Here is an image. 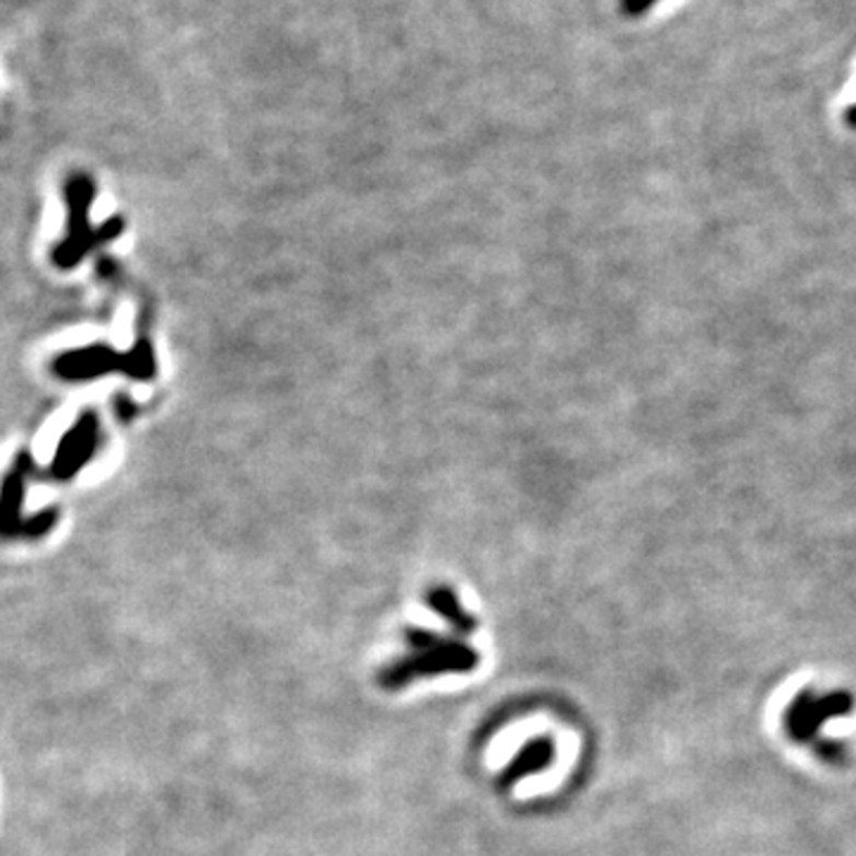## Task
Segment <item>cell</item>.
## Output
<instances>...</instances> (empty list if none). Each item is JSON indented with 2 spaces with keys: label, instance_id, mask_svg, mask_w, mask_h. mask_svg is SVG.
<instances>
[{
  "label": "cell",
  "instance_id": "3",
  "mask_svg": "<svg viewBox=\"0 0 856 856\" xmlns=\"http://www.w3.org/2000/svg\"><path fill=\"white\" fill-rule=\"evenodd\" d=\"M95 188L86 176H74L67 184V205H69V236L67 241L55 251V262L60 267L69 269L84 257L95 243L109 241L119 236L122 224L107 222L103 229H89V207L93 203Z\"/></svg>",
  "mask_w": 856,
  "mask_h": 856
},
{
  "label": "cell",
  "instance_id": "4",
  "mask_svg": "<svg viewBox=\"0 0 856 856\" xmlns=\"http://www.w3.org/2000/svg\"><path fill=\"white\" fill-rule=\"evenodd\" d=\"M127 371L129 357L119 355L107 345H89V348L65 352L55 360V371L69 381H84L109 374V371Z\"/></svg>",
  "mask_w": 856,
  "mask_h": 856
},
{
  "label": "cell",
  "instance_id": "2",
  "mask_svg": "<svg viewBox=\"0 0 856 856\" xmlns=\"http://www.w3.org/2000/svg\"><path fill=\"white\" fill-rule=\"evenodd\" d=\"M856 707V699L849 690H835V693L819 695L817 690L805 687L790 699L783 712V728L788 738L797 744H807L811 752L821 756V762L831 766H845L849 750L845 742L823 738L821 728L828 719L849 716Z\"/></svg>",
  "mask_w": 856,
  "mask_h": 856
},
{
  "label": "cell",
  "instance_id": "8",
  "mask_svg": "<svg viewBox=\"0 0 856 856\" xmlns=\"http://www.w3.org/2000/svg\"><path fill=\"white\" fill-rule=\"evenodd\" d=\"M22 481H24V469H20L8 474L3 495H0V535H24V521L20 519V507H22Z\"/></svg>",
  "mask_w": 856,
  "mask_h": 856
},
{
  "label": "cell",
  "instance_id": "6",
  "mask_svg": "<svg viewBox=\"0 0 856 856\" xmlns=\"http://www.w3.org/2000/svg\"><path fill=\"white\" fill-rule=\"evenodd\" d=\"M557 756V744L552 738L543 736V738H535V740H529L523 748L514 754L512 762H509L502 773H500V788H512V785H517L521 778L527 776H533V773H541L545 768L552 766V762H555Z\"/></svg>",
  "mask_w": 856,
  "mask_h": 856
},
{
  "label": "cell",
  "instance_id": "9",
  "mask_svg": "<svg viewBox=\"0 0 856 856\" xmlns=\"http://www.w3.org/2000/svg\"><path fill=\"white\" fill-rule=\"evenodd\" d=\"M657 3L659 0H618V8H621V15L640 18L645 12H650Z\"/></svg>",
  "mask_w": 856,
  "mask_h": 856
},
{
  "label": "cell",
  "instance_id": "7",
  "mask_svg": "<svg viewBox=\"0 0 856 856\" xmlns=\"http://www.w3.org/2000/svg\"><path fill=\"white\" fill-rule=\"evenodd\" d=\"M424 600L458 635H472L478 628V618L464 610L460 595L450 586H431Z\"/></svg>",
  "mask_w": 856,
  "mask_h": 856
},
{
  "label": "cell",
  "instance_id": "1",
  "mask_svg": "<svg viewBox=\"0 0 856 856\" xmlns=\"http://www.w3.org/2000/svg\"><path fill=\"white\" fill-rule=\"evenodd\" d=\"M403 635L412 655L400 657L379 671V685L383 690H403L412 681L431 679V675L472 673L481 664L478 650L464 640L419 626H407Z\"/></svg>",
  "mask_w": 856,
  "mask_h": 856
},
{
  "label": "cell",
  "instance_id": "5",
  "mask_svg": "<svg viewBox=\"0 0 856 856\" xmlns=\"http://www.w3.org/2000/svg\"><path fill=\"white\" fill-rule=\"evenodd\" d=\"M95 448H99V417L89 412L79 419L72 431L62 438L60 450L55 454V478H69L74 472H79V469L93 458Z\"/></svg>",
  "mask_w": 856,
  "mask_h": 856
}]
</instances>
